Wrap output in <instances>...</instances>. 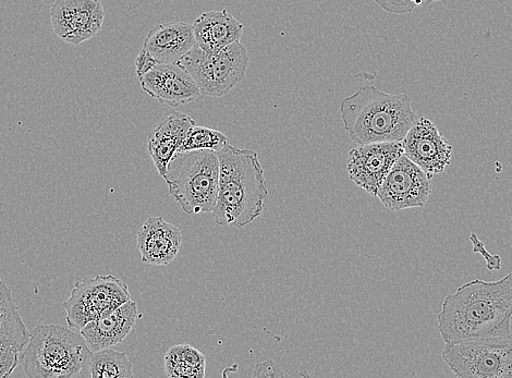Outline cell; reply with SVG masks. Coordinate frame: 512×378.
Segmentation results:
<instances>
[{
	"label": "cell",
	"mask_w": 512,
	"mask_h": 378,
	"mask_svg": "<svg viewBox=\"0 0 512 378\" xmlns=\"http://www.w3.org/2000/svg\"><path fill=\"white\" fill-rule=\"evenodd\" d=\"M512 273L496 282L474 279L445 298L437 315L445 344L511 336Z\"/></svg>",
	"instance_id": "obj_1"
},
{
	"label": "cell",
	"mask_w": 512,
	"mask_h": 378,
	"mask_svg": "<svg viewBox=\"0 0 512 378\" xmlns=\"http://www.w3.org/2000/svg\"><path fill=\"white\" fill-rule=\"evenodd\" d=\"M216 154L219 185L212 212L214 221L219 226L245 227L261 216L268 197L259 154L229 143Z\"/></svg>",
	"instance_id": "obj_2"
},
{
	"label": "cell",
	"mask_w": 512,
	"mask_h": 378,
	"mask_svg": "<svg viewBox=\"0 0 512 378\" xmlns=\"http://www.w3.org/2000/svg\"><path fill=\"white\" fill-rule=\"evenodd\" d=\"M340 116L357 145L404 141L419 118L407 94H389L364 85L340 104Z\"/></svg>",
	"instance_id": "obj_3"
},
{
	"label": "cell",
	"mask_w": 512,
	"mask_h": 378,
	"mask_svg": "<svg viewBox=\"0 0 512 378\" xmlns=\"http://www.w3.org/2000/svg\"><path fill=\"white\" fill-rule=\"evenodd\" d=\"M92 355L80 332L59 325H40L33 329L20 362L31 378L90 377Z\"/></svg>",
	"instance_id": "obj_4"
},
{
	"label": "cell",
	"mask_w": 512,
	"mask_h": 378,
	"mask_svg": "<svg viewBox=\"0 0 512 378\" xmlns=\"http://www.w3.org/2000/svg\"><path fill=\"white\" fill-rule=\"evenodd\" d=\"M163 178L169 194L187 214L213 212L219 185L216 152H178L169 162Z\"/></svg>",
	"instance_id": "obj_5"
},
{
	"label": "cell",
	"mask_w": 512,
	"mask_h": 378,
	"mask_svg": "<svg viewBox=\"0 0 512 378\" xmlns=\"http://www.w3.org/2000/svg\"><path fill=\"white\" fill-rule=\"evenodd\" d=\"M178 64L190 73L201 94L222 97L245 78L249 56L240 41L216 54L206 53L195 45Z\"/></svg>",
	"instance_id": "obj_6"
},
{
	"label": "cell",
	"mask_w": 512,
	"mask_h": 378,
	"mask_svg": "<svg viewBox=\"0 0 512 378\" xmlns=\"http://www.w3.org/2000/svg\"><path fill=\"white\" fill-rule=\"evenodd\" d=\"M442 357L460 378H512V335L446 344Z\"/></svg>",
	"instance_id": "obj_7"
},
{
	"label": "cell",
	"mask_w": 512,
	"mask_h": 378,
	"mask_svg": "<svg viewBox=\"0 0 512 378\" xmlns=\"http://www.w3.org/2000/svg\"><path fill=\"white\" fill-rule=\"evenodd\" d=\"M130 300L129 287L123 280L111 274L99 275L76 283L63 307L68 325L80 331L85 325Z\"/></svg>",
	"instance_id": "obj_8"
},
{
	"label": "cell",
	"mask_w": 512,
	"mask_h": 378,
	"mask_svg": "<svg viewBox=\"0 0 512 378\" xmlns=\"http://www.w3.org/2000/svg\"><path fill=\"white\" fill-rule=\"evenodd\" d=\"M432 192L431 178L402 154L385 177L376 197L387 210L400 212L424 207Z\"/></svg>",
	"instance_id": "obj_9"
},
{
	"label": "cell",
	"mask_w": 512,
	"mask_h": 378,
	"mask_svg": "<svg viewBox=\"0 0 512 378\" xmlns=\"http://www.w3.org/2000/svg\"><path fill=\"white\" fill-rule=\"evenodd\" d=\"M51 19L60 40L79 46L100 32L105 11L101 0H56Z\"/></svg>",
	"instance_id": "obj_10"
},
{
	"label": "cell",
	"mask_w": 512,
	"mask_h": 378,
	"mask_svg": "<svg viewBox=\"0 0 512 378\" xmlns=\"http://www.w3.org/2000/svg\"><path fill=\"white\" fill-rule=\"evenodd\" d=\"M402 154V141L358 145L348 155L349 178L372 197H376L389 170Z\"/></svg>",
	"instance_id": "obj_11"
},
{
	"label": "cell",
	"mask_w": 512,
	"mask_h": 378,
	"mask_svg": "<svg viewBox=\"0 0 512 378\" xmlns=\"http://www.w3.org/2000/svg\"><path fill=\"white\" fill-rule=\"evenodd\" d=\"M404 154L432 179L443 174L453 157V146L433 121L419 117L402 141Z\"/></svg>",
	"instance_id": "obj_12"
},
{
	"label": "cell",
	"mask_w": 512,
	"mask_h": 378,
	"mask_svg": "<svg viewBox=\"0 0 512 378\" xmlns=\"http://www.w3.org/2000/svg\"><path fill=\"white\" fill-rule=\"evenodd\" d=\"M141 88L158 102L179 107L198 100L201 91L179 64H157L139 77Z\"/></svg>",
	"instance_id": "obj_13"
},
{
	"label": "cell",
	"mask_w": 512,
	"mask_h": 378,
	"mask_svg": "<svg viewBox=\"0 0 512 378\" xmlns=\"http://www.w3.org/2000/svg\"><path fill=\"white\" fill-rule=\"evenodd\" d=\"M182 246L180 229L162 216H152L138 231L137 248L145 264L166 266L176 258Z\"/></svg>",
	"instance_id": "obj_14"
},
{
	"label": "cell",
	"mask_w": 512,
	"mask_h": 378,
	"mask_svg": "<svg viewBox=\"0 0 512 378\" xmlns=\"http://www.w3.org/2000/svg\"><path fill=\"white\" fill-rule=\"evenodd\" d=\"M197 45L193 26L187 22L157 24L150 30L142 50L157 64H178Z\"/></svg>",
	"instance_id": "obj_15"
},
{
	"label": "cell",
	"mask_w": 512,
	"mask_h": 378,
	"mask_svg": "<svg viewBox=\"0 0 512 378\" xmlns=\"http://www.w3.org/2000/svg\"><path fill=\"white\" fill-rule=\"evenodd\" d=\"M197 121L181 112L169 111L161 119L148 138V151L158 175L164 177L167 166L178 153L190 129Z\"/></svg>",
	"instance_id": "obj_16"
},
{
	"label": "cell",
	"mask_w": 512,
	"mask_h": 378,
	"mask_svg": "<svg viewBox=\"0 0 512 378\" xmlns=\"http://www.w3.org/2000/svg\"><path fill=\"white\" fill-rule=\"evenodd\" d=\"M137 303L128 301L123 306L105 313L80 329L92 352L117 346L126 339L138 320Z\"/></svg>",
	"instance_id": "obj_17"
},
{
	"label": "cell",
	"mask_w": 512,
	"mask_h": 378,
	"mask_svg": "<svg viewBox=\"0 0 512 378\" xmlns=\"http://www.w3.org/2000/svg\"><path fill=\"white\" fill-rule=\"evenodd\" d=\"M195 42L206 53L216 54L242 38L243 24L228 10L206 11L192 23Z\"/></svg>",
	"instance_id": "obj_18"
},
{
	"label": "cell",
	"mask_w": 512,
	"mask_h": 378,
	"mask_svg": "<svg viewBox=\"0 0 512 378\" xmlns=\"http://www.w3.org/2000/svg\"><path fill=\"white\" fill-rule=\"evenodd\" d=\"M30 335L9 287L0 279V349L22 352Z\"/></svg>",
	"instance_id": "obj_19"
},
{
	"label": "cell",
	"mask_w": 512,
	"mask_h": 378,
	"mask_svg": "<svg viewBox=\"0 0 512 378\" xmlns=\"http://www.w3.org/2000/svg\"><path fill=\"white\" fill-rule=\"evenodd\" d=\"M205 367V357L190 345L174 346L165 356V372L168 377H204Z\"/></svg>",
	"instance_id": "obj_20"
},
{
	"label": "cell",
	"mask_w": 512,
	"mask_h": 378,
	"mask_svg": "<svg viewBox=\"0 0 512 378\" xmlns=\"http://www.w3.org/2000/svg\"><path fill=\"white\" fill-rule=\"evenodd\" d=\"M132 369L126 353L111 348L93 352L90 360L92 378H130L133 377Z\"/></svg>",
	"instance_id": "obj_21"
},
{
	"label": "cell",
	"mask_w": 512,
	"mask_h": 378,
	"mask_svg": "<svg viewBox=\"0 0 512 378\" xmlns=\"http://www.w3.org/2000/svg\"><path fill=\"white\" fill-rule=\"evenodd\" d=\"M228 144V139L221 131L207 127L193 126L178 152L207 150L218 152Z\"/></svg>",
	"instance_id": "obj_22"
},
{
	"label": "cell",
	"mask_w": 512,
	"mask_h": 378,
	"mask_svg": "<svg viewBox=\"0 0 512 378\" xmlns=\"http://www.w3.org/2000/svg\"><path fill=\"white\" fill-rule=\"evenodd\" d=\"M389 14L406 15L429 0H374Z\"/></svg>",
	"instance_id": "obj_23"
},
{
	"label": "cell",
	"mask_w": 512,
	"mask_h": 378,
	"mask_svg": "<svg viewBox=\"0 0 512 378\" xmlns=\"http://www.w3.org/2000/svg\"><path fill=\"white\" fill-rule=\"evenodd\" d=\"M473 252L479 253L483 256L487 270L489 271H499L502 268V258L498 254L493 255L489 251L485 249L484 243L479 239L477 234H471L470 236Z\"/></svg>",
	"instance_id": "obj_24"
},
{
	"label": "cell",
	"mask_w": 512,
	"mask_h": 378,
	"mask_svg": "<svg viewBox=\"0 0 512 378\" xmlns=\"http://www.w3.org/2000/svg\"><path fill=\"white\" fill-rule=\"evenodd\" d=\"M20 352L0 349V378L9 377L16 370L20 361Z\"/></svg>",
	"instance_id": "obj_25"
},
{
	"label": "cell",
	"mask_w": 512,
	"mask_h": 378,
	"mask_svg": "<svg viewBox=\"0 0 512 378\" xmlns=\"http://www.w3.org/2000/svg\"><path fill=\"white\" fill-rule=\"evenodd\" d=\"M284 374L277 367V364L271 360L261 362L255 365L253 377H283Z\"/></svg>",
	"instance_id": "obj_26"
},
{
	"label": "cell",
	"mask_w": 512,
	"mask_h": 378,
	"mask_svg": "<svg viewBox=\"0 0 512 378\" xmlns=\"http://www.w3.org/2000/svg\"><path fill=\"white\" fill-rule=\"evenodd\" d=\"M438 2H443V0H429V3H438Z\"/></svg>",
	"instance_id": "obj_27"
},
{
	"label": "cell",
	"mask_w": 512,
	"mask_h": 378,
	"mask_svg": "<svg viewBox=\"0 0 512 378\" xmlns=\"http://www.w3.org/2000/svg\"><path fill=\"white\" fill-rule=\"evenodd\" d=\"M511 221H512V217H511Z\"/></svg>",
	"instance_id": "obj_28"
},
{
	"label": "cell",
	"mask_w": 512,
	"mask_h": 378,
	"mask_svg": "<svg viewBox=\"0 0 512 378\" xmlns=\"http://www.w3.org/2000/svg\"><path fill=\"white\" fill-rule=\"evenodd\" d=\"M512 335V334H511Z\"/></svg>",
	"instance_id": "obj_29"
}]
</instances>
